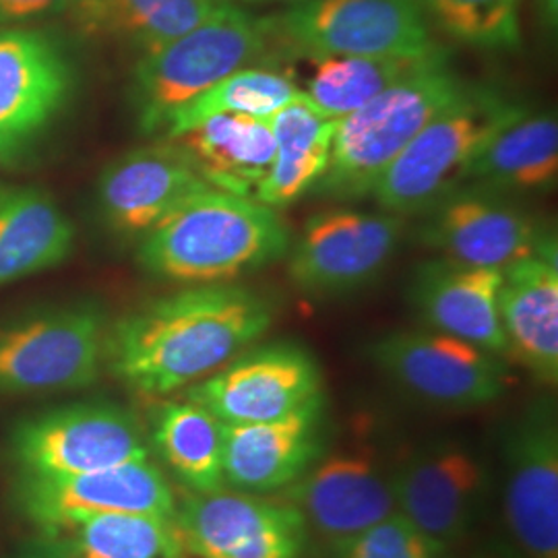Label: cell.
I'll return each mask as SVG.
<instances>
[{"label":"cell","mask_w":558,"mask_h":558,"mask_svg":"<svg viewBox=\"0 0 558 558\" xmlns=\"http://www.w3.org/2000/svg\"><path fill=\"white\" fill-rule=\"evenodd\" d=\"M274 323L271 302L234 283L189 286L149 300L108 327L110 373L160 398L207 379Z\"/></svg>","instance_id":"6da1fadb"},{"label":"cell","mask_w":558,"mask_h":558,"mask_svg":"<svg viewBox=\"0 0 558 558\" xmlns=\"http://www.w3.org/2000/svg\"><path fill=\"white\" fill-rule=\"evenodd\" d=\"M292 244L278 209L209 189L141 236L137 259L154 278L230 283L281 259Z\"/></svg>","instance_id":"7a4b0ae2"},{"label":"cell","mask_w":558,"mask_h":558,"mask_svg":"<svg viewBox=\"0 0 558 558\" xmlns=\"http://www.w3.org/2000/svg\"><path fill=\"white\" fill-rule=\"evenodd\" d=\"M278 54L269 17L226 4L209 20L141 54L131 104L143 135H163L170 120L209 87Z\"/></svg>","instance_id":"3957f363"},{"label":"cell","mask_w":558,"mask_h":558,"mask_svg":"<svg viewBox=\"0 0 558 558\" xmlns=\"http://www.w3.org/2000/svg\"><path fill=\"white\" fill-rule=\"evenodd\" d=\"M465 85L468 81L459 77L445 50L375 100L339 119L327 170L313 191L345 201L373 195L393 161Z\"/></svg>","instance_id":"277c9868"},{"label":"cell","mask_w":558,"mask_h":558,"mask_svg":"<svg viewBox=\"0 0 558 558\" xmlns=\"http://www.w3.org/2000/svg\"><path fill=\"white\" fill-rule=\"evenodd\" d=\"M527 110L499 87L468 83L393 161L373 191L387 214L416 216L465 184L480 151Z\"/></svg>","instance_id":"5b68a950"},{"label":"cell","mask_w":558,"mask_h":558,"mask_svg":"<svg viewBox=\"0 0 558 558\" xmlns=\"http://www.w3.org/2000/svg\"><path fill=\"white\" fill-rule=\"evenodd\" d=\"M278 52L422 57L437 50L422 0H302L269 17Z\"/></svg>","instance_id":"8992f818"},{"label":"cell","mask_w":558,"mask_h":558,"mask_svg":"<svg viewBox=\"0 0 558 558\" xmlns=\"http://www.w3.org/2000/svg\"><path fill=\"white\" fill-rule=\"evenodd\" d=\"M98 306L54 308L0 327V398L77 391L94 385L106 360Z\"/></svg>","instance_id":"52a82bcc"},{"label":"cell","mask_w":558,"mask_h":558,"mask_svg":"<svg viewBox=\"0 0 558 558\" xmlns=\"http://www.w3.org/2000/svg\"><path fill=\"white\" fill-rule=\"evenodd\" d=\"M149 440L140 418L117 403H73L23 420L9 458L20 476H73L149 459Z\"/></svg>","instance_id":"ba28073f"},{"label":"cell","mask_w":558,"mask_h":558,"mask_svg":"<svg viewBox=\"0 0 558 558\" xmlns=\"http://www.w3.org/2000/svg\"><path fill=\"white\" fill-rule=\"evenodd\" d=\"M368 359L414 398L447 410L488 405L509 383L499 354L435 329L383 336L368 345Z\"/></svg>","instance_id":"9c48e42d"},{"label":"cell","mask_w":558,"mask_h":558,"mask_svg":"<svg viewBox=\"0 0 558 558\" xmlns=\"http://www.w3.org/2000/svg\"><path fill=\"white\" fill-rule=\"evenodd\" d=\"M186 399L223 424H257L323 405L319 364L296 343L263 345L239 354L189 387Z\"/></svg>","instance_id":"30bf717a"},{"label":"cell","mask_w":558,"mask_h":558,"mask_svg":"<svg viewBox=\"0 0 558 558\" xmlns=\"http://www.w3.org/2000/svg\"><path fill=\"white\" fill-rule=\"evenodd\" d=\"M403 234L396 214L329 209L308 218L288 248V274L300 292L336 296L371 283L393 259Z\"/></svg>","instance_id":"8fae6325"},{"label":"cell","mask_w":558,"mask_h":558,"mask_svg":"<svg viewBox=\"0 0 558 558\" xmlns=\"http://www.w3.org/2000/svg\"><path fill=\"white\" fill-rule=\"evenodd\" d=\"M486 478L478 453L456 440L420 447L389 476L399 515L418 530L435 555L468 536L478 518Z\"/></svg>","instance_id":"7c38bea8"},{"label":"cell","mask_w":558,"mask_h":558,"mask_svg":"<svg viewBox=\"0 0 558 558\" xmlns=\"http://www.w3.org/2000/svg\"><path fill=\"white\" fill-rule=\"evenodd\" d=\"M426 214L422 242L463 265L502 271L557 248L530 211L488 189L459 186Z\"/></svg>","instance_id":"4fadbf2b"},{"label":"cell","mask_w":558,"mask_h":558,"mask_svg":"<svg viewBox=\"0 0 558 558\" xmlns=\"http://www.w3.org/2000/svg\"><path fill=\"white\" fill-rule=\"evenodd\" d=\"M13 497L21 515L41 532L92 515L147 513L174 518L179 509L170 482L149 459L73 476H17Z\"/></svg>","instance_id":"5bb4252c"},{"label":"cell","mask_w":558,"mask_h":558,"mask_svg":"<svg viewBox=\"0 0 558 558\" xmlns=\"http://www.w3.org/2000/svg\"><path fill=\"white\" fill-rule=\"evenodd\" d=\"M184 546L197 558H300L306 523L292 502L251 493L191 495L177 509Z\"/></svg>","instance_id":"9a60e30c"},{"label":"cell","mask_w":558,"mask_h":558,"mask_svg":"<svg viewBox=\"0 0 558 558\" xmlns=\"http://www.w3.org/2000/svg\"><path fill=\"white\" fill-rule=\"evenodd\" d=\"M502 518L525 558H558V424L534 405L505 439Z\"/></svg>","instance_id":"2e32d148"},{"label":"cell","mask_w":558,"mask_h":558,"mask_svg":"<svg viewBox=\"0 0 558 558\" xmlns=\"http://www.w3.org/2000/svg\"><path fill=\"white\" fill-rule=\"evenodd\" d=\"M306 525L336 550L398 513L391 480L371 451H339L313 463L288 486Z\"/></svg>","instance_id":"e0dca14e"},{"label":"cell","mask_w":558,"mask_h":558,"mask_svg":"<svg viewBox=\"0 0 558 558\" xmlns=\"http://www.w3.org/2000/svg\"><path fill=\"white\" fill-rule=\"evenodd\" d=\"M179 149L158 141L112 161L100 179L101 216L124 236H143L180 205L209 191Z\"/></svg>","instance_id":"ac0fdd59"},{"label":"cell","mask_w":558,"mask_h":558,"mask_svg":"<svg viewBox=\"0 0 558 558\" xmlns=\"http://www.w3.org/2000/svg\"><path fill=\"white\" fill-rule=\"evenodd\" d=\"M502 271L458 260H428L418 267L410 300L428 329L470 341L493 354H509L500 325Z\"/></svg>","instance_id":"d6986e66"},{"label":"cell","mask_w":558,"mask_h":558,"mask_svg":"<svg viewBox=\"0 0 558 558\" xmlns=\"http://www.w3.org/2000/svg\"><path fill=\"white\" fill-rule=\"evenodd\" d=\"M71 71L34 32H0V156L15 151L64 106Z\"/></svg>","instance_id":"ffe728a7"},{"label":"cell","mask_w":558,"mask_h":558,"mask_svg":"<svg viewBox=\"0 0 558 558\" xmlns=\"http://www.w3.org/2000/svg\"><path fill=\"white\" fill-rule=\"evenodd\" d=\"M320 405L257 424H223V480L240 493L288 488L319 456Z\"/></svg>","instance_id":"44dd1931"},{"label":"cell","mask_w":558,"mask_h":558,"mask_svg":"<svg viewBox=\"0 0 558 558\" xmlns=\"http://www.w3.org/2000/svg\"><path fill=\"white\" fill-rule=\"evenodd\" d=\"M499 315L509 354L536 379L557 385V248L502 269Z\"/></svg>","instance_id":"7402d4cb"},{"label":"cell","mask_w":558,"mask_h":558,"mask_svg":"<svg viewBox=\"0 0 558 558\" xmlns=\"http://www.w3.org/2000/svg\"><path fill=\"white\" fill-rule=\"evenodd\" d=\"M211 189L255 199L276 156L269 119L216 114L168 137Z\"/></svg>","instance_id":"603a6c76"},{"label":"cell","mask_w":558,"mask_h":558,"mask_svg":"<svg viewBox=\"0 0 558 558\" xmlns=\"http://www.w3.org/2000/svg\"><path fill=\"white\" fill-rule=\"evenodd\" d=\"M557 114L527 108L486 143L472 163L465 184L505 195L548 193L557 186Z\"/></svg>","instance_id":"cb8c5ba5"},{"label":"cell","mask_w":558,"mask_h":558,"mask_svg":"<svg viewBox=\"0 0 558 558\" xmlns=\"http://www.w3.org/2000/svg\"><path fill=\"white\" fill-rule=\"evenodd\" d=\"M75 228L57 201L32 186H0V286L69 259Z\"/></svg>","instance_id":"d4e9b609"},{"label":"cell","mask_w":558,"mask_h":558,"mask_svg":"<svg viewBox=\"0 0 558 558\" xmlns=\"http://www.w3.org/2000/svg\"><path fill=\"white\" fill-rule=\"evenodd\" d=\"M226 7L221 0H73L66 15L81 34L143 52L174 40Z\"/></svg>","instance_id":"484cf974"},{"label":"cell","mask_w":558,"mask_h":558,"mask_svg":"<svg viewBox=\"0 0 558 558\" xmlns=\"http://www.w3.org/2000/svg\"><path fill=\"white\" fill-rule=\"evenodd\" d=\"M276 156L255 199L279 209L313 191L327 170L338 120L327 119L306 100L290 101L271 119Z\"/></svg>","instance_id":"4316f807"},{"label":"cell","mask_w":558,"mask_h":558,"mask_svg":"<svg viewBox=\"0 0 558 558\" xmlns=\"http://www.w3.org/2000/svg\"><path fill=\"white\" fill-rule=\"evenodd\" d=\"M40 548L59 558H184L177 518L106 513L41 532Z\"/></svg>","instance_id":"83f0119b"},{"label":"cell","mask_w":558,"mask_h":558,"mask_svg":"<svg viewBox=\"0 0 558 558\" xmlns=\"http://www.w3.org/2000/svg\"><path fill=\"white\" fill-rule=\"evenodd\" d=\"M151 445L170 472L195 495L218 493L223 480V422L199 403L166 401L154 416Z\"/></svg>","instance_id":"f1b7e54d"},{"label":"cell","mask_w":558,"mask_h":558,"mask_svg":"<svg viewBox=\"0 0 558 558\" xmlns=\"http://www.w3.org/2000/svg\"><path fill=\"white\" fill-rule=\"evenodd\" d=\"M447 48L422 57H327L308 59L313 73L306 81L304 98L327 119L339 120L375 100L387 87L426 62L437 59Z\"/></svg>","instance_id":"f546056e"},{"label":"cell","mask_w":558,"mask_h":558,"mask_svg":"<svg viewBox=\"0 0 558 558\" xmlns=\"http://www.w3.org/2000/svg\"><path fill=\"white\" fill-rule=\"evenodd\" d=\"M304 92L286 73L269 66H246L209 87L199 98L186 104L170 120L160 140H168L184 129L216 114H246L271 119L290 101L300 100Z\"/></svg>","instance_id":"4dcf8cb0"},{"label":"cell","mask_w":558,"mask_h":558,"mask_svg":"<svg viewBox=\"0 0 558 558\" xmlns=\"http://www.w3.org/2000/svg\"><path fill=\"white\" fill-rule=\"evenodd\" d=\"M449 38L478 50H513L521 41V0H422Z\"/></svg>","instance_id":"1f68e13d"},{"label":"cell","mask_w":558,"mask_h":558,"mask_svg":"<svg viewBox=\"0 0 558 558\" xmlns=\"http://www.w3.org/2000/svg\"><path fill=\"white\" fill-rule=\"evenodd\" d=\"M336 558H435L430 544L399 513H393L336 550Z\"/></svg>","instance_id":"d6a6232c"},{"label":"cell","mask_w":558,"mask_h":558,"mask_svg":"<svg viewBox=\"0 0 558 558\" xmlns=\"http://www.w3.org/2000/svg\"><path fill=\"white\" fill-rule=\"evenodd\" d=\"M73 0H0V25L64 13Z\"/></svg>","instance_id":"836d02e7"},{"label":"cell","mask_w":558,"mask_h":558,"mask_svg":"<svg viewBox=\"0 0 558 558\" xmlns=\"http://www.w3.org/2000/svg\"><path fill=\"white\" fill-rule=\"evenodd\" d=\"M538 2L539 13H542V20H544V23H546L548 27L557 29L558 0H538Z\"/></svg>","instance_id":"e575fe53"},{"label":"cell","mask_w":558,"mask_h":558,"mask_svg":"<svg viewBox=\"0 0 558 558\" xmlns=\"http://www.w3.org/2000/svg\"><path fill=\"white\" fill-rule=\"evenodd\" d=\"M221 2L246 9V7H255V4H288L290 7V4H296V2H302V0H221Z\"/></svg>","instance_id":"d590c367"},{"label":"cell","mask_w":558,"mask_h":558,"mask_svg":"<svg viewBox=\"0 0 558 558\" xmlns=\"http://www.w3.org/2000/svg\"><path fill=\"white\" fill-rule=\"evenodd\" d=\"M478 558H525L521 553H519L518 548H500L497 553H490V555H484V557Z\"/></svg>","instance_id":"8d00e7d4"},{"label":"cell","mask_w":558,"mask_h":558,"mask_svg":"<svg viewBox=\"0 0 558 558\" xmlns=\"http://www.w3.org/2000/svg\"><path fill=\"white\" fill-rule=\"evenodd\" d=\"M23 558H59L54 557V555H50V553H46L44 548H36V550H32L29 555H25Z\"/></svg>","instance_id":"74e56055"}]
</instances>
